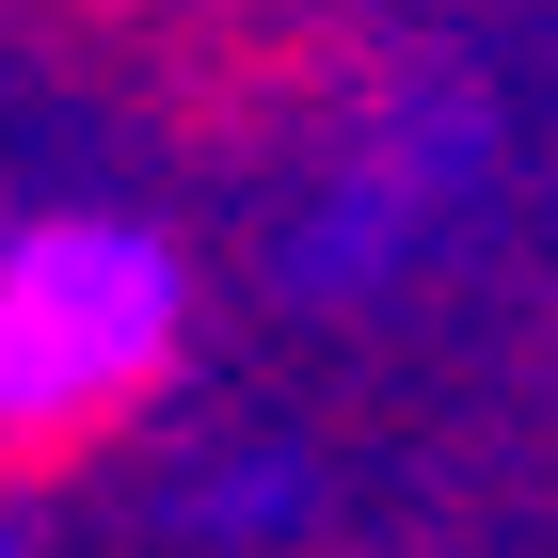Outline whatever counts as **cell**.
Instances as JSON below:
<instances>
[{
	"mask_svg": "<svg viewBox=\"0 0 558 558\" xmlns=\"http://www.w3.org/2000/svg\"><path fill=\"white\" fill-rule=\"evenodd\" d=\"M175 351V256L129 223H33L0 256V430L48 447V430L112 415Z\"/></svg>",
	"mask_w": 558,
	"mask_h": 558,
	"instance_id": "cell-1",
	"label": "cell"
}]
</instances>
